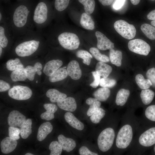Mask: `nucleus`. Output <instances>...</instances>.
I'll list each match as a JSON object with an SVG mask.
<instances>
[{"label":"nucleus","instance_id":"obj_32","mask_svg":"<svg viewBox=\"0 0 155 155\" xmlns=\"http://www.w3.org/2000/svg\"><path fill=\"white\" fill-rule=\"evenodd\" d=\"M10 77L12 81L16 82L24 81L27 79L25 71V68L13 71L10 75Z\"/></svg>","mask_w":155,"mask_h":155},{"label":"nucleus","instance_id":"obj_2","mask_svg":"<svg viewBox=\"0 0 155 155\" xmlns=\"http://www.w3.org/2000/svg\"><path fill=\"white\" fill-rule=\"evenodd\" d=\"M15 40L14 52L17 56L22 57L36 53L42 46H45L46 41L42 32L35 30L18 36Z\"/></svg>","mask_w":155,"mask_h":155},{"label":"nucleus","instance_id":"obj_38","mask_svg":"<svg viewBox=\"0 0 155 155\" xmlns=\"http://www.w3.org/2000/svg\"><path fill=\"white\" fill-rule=\"evenodd\" d=\"M78 1L84 5L85 13L90 15L93 12L95 6L94 0H78Z\"/></svg>","mask_w":155,"mask_h":155},{"label":"nucleus","instance_id":"obj_48","mask_svg":"<svg viewBox=\"0 0 155 155\" xmlns=\"http://www.w3.org/2000/svg\"><path fill=\"white\" fill-rule=\"evenodd\" d=\"M79 152L81 155H98V154L91 151L85 146H82L79 149Z\"/></svg>","mask_w":155,"mask_h":155},{"label":"nucleus","instance_id":"obj_59","mask_svg":"<svg viewBox=\"0 0 155 155\" xmlns=\"http://www.w3.org/2000/svg\"><path fill=\"white\" fill-rule=\"evenodd\" d=\"M33 154L30 153H28L25 154V155H33Z\"/></svg>","mask_w":155,"mask_h":155},{"label":"nucleus","instance_id":"obj_25","mask_svg":"<svg viewBox=\"0 0 155 155\" xmlns=\"http://www.w3.org/2000/svg\"><path fill=\"white\" fill-rule=\"evenodd\" d=\"M80 24L86 30H92L95 27L94 21L91 16L86 13H83L82 14Z\"/></svg>","mask_w":155,"mask_h":155},{"label":"nucleus","instance_id":"obj_50","mask_svg":"<svg viewBox=\"0 0 155 155\" xmlns=\"http://www.w3.org/2000/svg\"><path fill=\"white\" fill-rule=\"evenodd\" d=\"M10 88L9 84L4 81L0 80V92H3L9 90Z\"/></svg>","mask_w":155,"mask_h":155},{"label":"nucleus","instance_id":"obj_11","mask_svg":"<svg viewBox=\"0 0 155 155\" xmlns=\"http://www.w3.org/2000/svg\"><path fill=\"white\" fill-rule=\"evenodd\" d=\"M14 40L7 22L0 24V46L3 49L6 48Z\"/></svg>","mask_w":155,"mask_h":155},{"label":"nucleus","instance_id":"obj_16","mask_svg":"<svg viewBox=\"0 0 155 155\" xmlns=\"http://www.w3.org/2000/svg\"><path fill=\"white\" fill-rule=\"evenodd\" d=\"M62 61L60 59H53L47 62L45 65L43 72L46 76L53 75L63 65Z\"/></svg>","mask_w":155,"mask_h":155},{"label":"nucleus","instance_id":"obj_5","mask_svg":"<svg viewBox=\"0 0 155 155\" xmlns=\"http://www.w3.org/2000/svg\"><path fill=\"white\" fill-rule=\"evenodd\" d=\"M137 135L134 140V146L139 152H142L143 148L150 147L155 144V127L140 132Z\"/></svg>","mask_w":155,"mask_h":155},{"label":"nucleus","instance_id":"obj_26","mask_svg":"<svg viewBox=\"0 0 155 155\" xmlns=\"http://www.w3.org/2000/svg\"><path fill=\"white\" fill-rule=\"evenodd\" d=\"M111 94L110 90L107 88L102 87L98 89L93 93L94 97L100 102L106 101Z\"/></svg>","mask_w":155,"mask_h":155},{"label":"nucleus","instance_id":"obj_55","mask_svg":"<svg viewBox=\"0 0 155 155\" xmlns=\"http://www.w3.org/2000/svg\"><path fill=\"white\" fill-rule=\"evenodd\" d=\"M131 3L134 5H136L139 3L140 0H130Z\"/></svg>","mask_w":155,"mask_h":155},{"label":"nucleus","instance_id":"obj_22","mask_svg":"<svg viewBox=\"0 0 155 155\" xmlns=\"http://www.w3.org/2000/svg\"><path fill=\"white\" fill-rule=\"evenodd\" d=\"M112 70V67L105 63L99 61L97 63L95 68V71L100 76L107 78Z\"/></svg>","mask_w":155,"mask_h":155},{"label":"nucleus","instance_id":"obj_3","mask_svg":"<svg viewBox=\"0 0 155 155\" xmlns=\"http://www.w3.org/2000/svg\"><path fill=\"white\" fill-rule=\"evenodd\" d=\"M125 115L121 125L118 131L115 140V145L119 154L123 152L131 146L135 131L138 129V121L130 112Z\"/></svg>","mask_w":155,"mask_h":155},{"label":"nucleus","instance_id":"obj_17","mask_svg":"<svg viewBox=\"0 0 155 155\" xmlns=\"http://www.w3.org/2000/svg\"><path fill=\"white\" fill-rule=\"evenodd\" d=\"M17 144L16 140L13 139L9 137L4 138L0 143L1 152L5 154L11 152L16 148Z\"/></svg>","mask_w":155,"mask_h":155},{"label":"nucleus","instance_id":"obj_23","mask_svg":"<svg viewBox=\"0 0 155 155\" xmlns=\"http://www.w3.org/2000/svg\"><path fill=\"white\" fill-rule=\"evenodd\" d=\"M130 94V91L128 89H120L117 92L116 97L115 103L119 106H124L127 102Z\"/></svg>","mask_w":155,"mask_h":155},{"label":"nucleus","instance_id":"obj_34","mask_svg":"<svg viewBox=\"0 0 155 155\" xmlns=\"http://www.w3.org/2000/svg\"><path fill=\"white\" fill-rule=\"evenodd\" d=\"M6 67L8 70L12 71L24 68L20 60L17 58L8 60L6 63Z\"/></svg>","mask_w":155,"mask_h":155},{"label":"nucleus","instance_id":"obj_8","mask_svg":"<svg viewBox=\"0 0 155 155\" xmlns=\"http://www.w3.org/2000/svg\"><path fill=\"white\" fill-rule=\"evenodd\" d=\"M114 26L116 31L125 38L131 39L135 36L136 30L135 26L124 20L117 21L114 23Z\"/></svg>","mask_w":155,"mask_h":155},{"label":"nucleus","instance_id":"obj_24","mask_svg":"<svg viewBox=\"0 0 155 155\" xmlns=\"http://www.w3.org/2000/svg\"><path fill=\"white\" fill-rule=\"evenodd\" d=\"M46 96L49 98L50 101L53 103L57 102L67 97V95L55 89L49 90L46 93Z\"/></svg>","mask_w":155,"mask_h":155},{"label":"nucleus","instance_id":"obj_52","mask_svg":"<svg viewBox=\"0 0 155 155\" xmlns=\"http://www.w3.org/2000/svg\"><path fill=\"white\" fill-rule=\"evenodd\" d=\"M148 19L150 20H155V9L150 12L147 15Z\"/></svg>","mask_w":155,"mask_h":155},{"label":"nucleus","instance_id":"obj_19","mask_svg":"<svg viewBox=\"0 0 155 155\" xmlns=\"http://www.w3.org/2000/svg\"><path fill=\"white\" fill-rule=\"evenodd\" d=\"M64 118L66 122L73 128L78 130H82L84 129V124L71 113H65Z\"/></svg>","mask_w":155,"mask_h":155},{"label":"nucleus","instance_id":"obj_36","mask_svg":"<svg viewBox=\"0 0 155 155\" xmlns=\"http://www.w3.org/2000/svg\"><path fill=\"white\" fill-rule=\"evenodd\" d=\"M89 51L93 57L97 61L104 63L109 61V58L106 55L101 54L97 48L91 47Z\"/></svg>","mask_w":155,"mask_h":155},{"label":"nucleus","instance_id":"obj_18","mask_svg":"<svg viewBox=\"0 0 155 155\" xmlns=\"http://www.w3.org/2000/svg\"><path fill=\"white\" fill-rule=\"evenodd\" d=\"M58 139L63 150L67 152L72 151L76 146V143L73 140L65 137L63 135H59L58 137Z\"/></svg>","mask_w":155,"mask_h":155},{"label":"nucleus","instance_id":"obj_40","mask_svg":"<svg viewBox=\"0 0 155 155\" xmlns=\"http://www.w3.org/2000/svg\"><path fill=\"white\" fill-rule=\"evenodd\" d=\"M49 149L51 151L50 155H60L63 150L61 146L57 141H54L51 142Z\"/></svg>","mask_w":155,"mask_h":155},{"label":"nucleus","instance_id":"obj_53","mask_svg":"<svg viewBox=\"0 0 155 155\" xmlns=\"http://www.w3.org/2000/svg\"><path fill=\"white\" fill-rule=\"evenodd\" d=\"M36 71L37 72L40 71L42 69V65L41 63L39 62H37L35 63L34 66Z\"/></svg>","mask_w":155,"mask_h":155},{"label":"nucleus","instance_id":"obj_21","mask_svg":"<svg viewBox=\"0 0 155 155\" xmlns=\"http://www.w3.org/2000/svg\"><path fill=\"white\" fill-rule=\"evenodd\" d=\"M43 106L46 111L40 115L41 118L47 121L53 119L54 118V113L58 109L57 106L53 103H46L43 105Z\"/></svg>","mask_w":155,"mask_h":155},{"label":"nucleus","instance_id":"obj_13","mask_svg":"<svg viewBox=\"0 0 155 155\" xmlns=\"http://www.w3.org/2000/svg\"><path fill=\"white\" fill-rule=\"evenodd\" d=\"M97 40V47L102 50L111 49L114 48V43L101 32L97 31L95 33Z\"/></svg>","mask_w":155,"mask_h":155},{"label":"nucleus","instance_id":"obj_4","mask_svg":"<svg viewBox=\"0 0 155 155\" xmlns=\"http://www.w3.org/2000/svg\"><path fill=\"white\" fill-rule=\"evenodd\" d=\"M50 7L45 0L39 2L33 9L32 15L33 25L36 30L42 32L48 26L51 18Z\"/></svg>","mask_w":155,"mask_h":155},{"label":"nucleus","instance_id":"obj_49","mask_svg":"<svg viewBox=\"0 0 155 155\" xmlns=\"http://www.w3.org/2000/svg\"><path fill=\"white\" fill-rule=\"evenodd\" d=\"M7 16L6 10L1 7L0 10V24L7 22Z\"/></svg>","mask_w":155,"mask_h":155},{"label":"nucleus","instance_id":"obj_28","mask_svg":"<svg viewBox=\"0 0 155 155\" xmlns=\"http://www.w3.org/2000/svg\"><path fill=\"white\" fill-rule=\"evenodd\" d=\"M109 59L111 63L117 66L120 67L122 64V54L119 50L110 49L109 52Z\"/></svg>","mask_w":155,"mask_h":155},{"label":"nucleus","instance_id":"obj_45","mask_svg":"<svg viewBox=\"0 0 155 155\" xmlns=\"http://www.w3.org/2000/svg\"><path fill=\"white\" fill-rule=\"evenodd\" d=\"M25 71L27 79L31 81L33 80L36 73L34 67L28 65L25 68Z\"/></svg>","mask_w":155,"mask_h":155},{"label":"nucleus","instance_id":"obj_14","mask_svg":"<svg viewBox=\"0 0 155 155\" xmlns=\"http://www.w3.org/2000/svg\"><path fill=\"white\" fill-rule=\"evenodd\" d=\"M68 75L75 80L80 79L82 75V72L79 64L75 60L70 61L67 67Z\"/></svg>","mask_w":155,"mask_h":155},{"label":"nucleus","instance_id":"obj_57","mask_svg":"<svg viewBox=\"0 0 155 155\" xmlns=\"http://www.w3.org/2000/svg\"><path fill=\"white\" fill-rule=\"evenodd\" d=\"M151 24L152 25L155 27V20L152 21Z\"/></svg>","mask_w":155,"mask_h":155},{"label":"nucleus","instance_id":"obj_51","mask_svg":"<svg viewBox=\"0 0 155 155\" xmlns=\"http://www.w3.org/2000/svg\"><path fill=\"white\" fill-rule=\"evenodd\" d=\"M125 0H116L113 5V7L115 9H120L123 5Z\"/></svg>","mask_w":155,"mask_h":155},{"label":"nucleus","instance_id":"obj_37","mask_svg":"<svg viewBox=\"0 0 155 155\" xmlns=\"http://www.w3.org/2000/svg\"><path fill=\"white\" fill-rule=\"evenodd\" d=\"M76 56L83 59V63L85 64L90 65L93 56L88 51L83 50L78 51L76 53Z\"/></svg>","mask_w":155,"mask_h":155},{"label":"nucleus","instance_id":"obj_6","mask_svg":"<svg viewBox=\"0 0 155 155\" xmlns=\"http://www.w3.org/2000/svg\"><path fill=\"white\" fill-rule=\"evenodd\" d=\"M116 133L114 129L106 128L99 134L97 139V144L99 149L103 152L110 150L112 147L116 138Z\"/></svg>","mask_w":155,"mask_h":155},{"label":"nucleus","instance_id":"obj_60","mask_svg":"<svg viewBox=\"0 0 155 155\" xmlns=\"http://www.w3.org/2000/svg\"><path fill=\"white\" fill-rule=\"evenodd\" d=\"M154 151L155 153V145L154 146Z\"/></svg>","mask_w":155,"mask_h":155},{"label":"nucleus","instance_id":"obj_44","mask_svg":"<svg viewBox=\"0 0 155 155\" xmlns=\"http://www.w3.org/2000/svg\"><path fill=\"white\" fill-rule=\"evenodd\" d=\"M9 135V137L15 140H18L20 138L19 134L20 129L16 127L10 126L8 128Z\"/></svg>","mask_w":155,"mask_h":155},{"label":"nucleus","instance_id":"obj_58","mask_svg":"<svg viewBox=\"0 0 155 155\" xmlns=\"http://www.w3.org/2000/svg\"><path fill=\"white\" fill-rule=\"evenodd\" d=\"M36 73L38 75H40L42 74V72L41 71H40L37 72Z\"/></svg>","mask_w":155,"mask_h":155},{"label":"nucleus","instance_id":"obj_43","mask_svg":"<svg viewBox=\"0 0 155 155\" xmlns=\"http://www.w3.org/2000/svg\"><path fill=\"white\" fill-rule=\"evenodd\" d=\"M116 83V81L115 80L107 77L101 78L99 84L102 87L111 88L114 87Z\"/></svg>","mask_w":155,"mask_h":155},{"label":"nucleus","instance_id":"obj_30","mask_svg":"<svg viewBox=\"0 0 155 155\" xmlns=\"http://www.w3.org/2000/svg\"><path fill=\"white\" fill-rule=\"evenodd\" d=\"M32 124L31 119H28L20 127V134L23 139L27 138L32 133Z\"/></svg>","mask_w":155,"mask_h":155},{"label":"nucleus","instance_id":"obj_10","mask_svg":"<svg viewBox=\"0 0 155 155\" xmlns=\"http://www.w3.org/2000/svg\"><path fill=\"white\" fill-rule=\"evenodd\" d=\"M128 48L131 51L141 55H147L151 48L150 45L144 40L140 39L131 40L128 44Z\"/></svg>","mask_w":155,"mask_h":155},{"label":"nucleus","instance_id":"obj_31","mask_svg":"<svg viewBox=\"0 0 155 155\" xmlns=\"http://www.w3.org/2000/svg\"><path fill=\"white\" fill-rule=\"evenodd\" d=\"M154 95V92L148 89L142 90L140 94L142 101L145 105H148L152 102Z\"/></svg>","mask_w":155,"mask_h":155},{"label":"nucleus","instance_id":"obj_62","mask_svg":"<svg viewBox=\"0 0 155 155\" xmlns=\"http://www.w3.org/2000/svg\"></svg>","mask_w":155,"mask_h":155},{"label":"nucleus","instance_id":"obj_15","mask_svg":"<svg viewBox=\"0 0 155 155\" xmlns=\"http://www.w3.org/2000/svg\"><path fill=\"white\" fill-rule=\"evenodd\" d=\"M57 106L61 109L69 112L75 111L77 108V104L75 99L69 97L57 102Z\"/></svg>","mask_w":155,"mask_h":155},{"label":"nucleus","instance_id":"obj_1","mask_svg":"<svg viewBox=\"0 0 155 155\" xmlns=\"http://www.w3.org/2000/svg\"><path fill=\"white\" fill-rule=\"evenodd\" d=\"M34 7L26 3H22L6 10L7 22L15 40L18 36L34 30L32 20Z\"/></svg>","mask_w":155,"mask_h":155},{"label":"nucleus","instance_id":"obj_29","mask_svg":"<svg viewBox=\"0 0 155 155\" xmlns=\"http://www.w3.org/2000/svg\"><path fill=\"white\" fill-rule=\"evenodd\" d=\"M86 103L90 105L87 113V114L88 116H90L92 115L100 107L101 105L100 102L95 98H88L86 100Z\"/></svg>","mask_w":155,"mask_h":155},{"label":"nucleus","instance_id":"obj_46","mask_svg":"<svg viewBox=\"0 0 155 155\" xmlns=\"http://www.w3.org/2000/svg\"><path fill=\"white\" fill-rule=\"evenodd\" d=\"M146 76L151 82L152 86L155 87V68L152 67L148 69L146 73Z\"/></svg>","mask_w":155,"mask_h":155},{"label":"nucleus","instance_id":"obj_39","mask_svg":"<svg viewBox=\"0 0 155 155\" xmlns=\"http://www.w3.org/2000/svg\"><path fill=\"white\" fill-rule=\"evenodd\" d=\"M105 112L104 110L100 107L90 116V120L94 123H98L105 116Z\"/></svg>","mask_w":155,"mask_h":155},{"label":"nucleus","instance_id":"obj_33","mask_svg":"<svg viewBox=\"0 0 155 155\" xmlns=\"http://www.w3.org/2000/svg\"><path fill=\"white\" fill-rule=\"evenodd\" d=\"M135 80L137 85L141 89H148L152 86L150 81L148 79H145L141 74H138L135 77Z\"/></svg>","mask_w":155,"mask_h":155},{"label":"nucleus","instance_id":"obj_20","mask_svg":"<svg viewBox=\"0 0 155 155\" xmlns=\"http://www.w3.org/2000/svg\"><path fill=\"white\" fill-rule=\"evenodd\" d=\"M53 127L49 122L42 123L39 127L37 133V139L39 141L44 140L47 135L52 131Z\"/></svg>","mask_w":155,"mask_h":155},{"label":"nucleus","instance_id":"obj_41","mask_svg":"<svg viewBox=\"0 0 155 155\" xmlns=\"http://www.w3.org/2000/svg\"><path fill=\"white\" fill-rule=\"evenodd\" d=\"M70 0H55L54 6L56 11L59 12L64 11L68 7Z\"/></svg>","mask_w":155,"mask_h":155},{"label":"nucleus","instance_id":"obj_27","mask_svg":"<svg viewBox=\"0 0 155 155\" xmlns=\"http://www.w3.org/2000/svg\"><path fill=\"white\" fill-rule=\"evenodd\" d=\"M68 75L67 69L64 67L59 68L53 75L49 76V80L52 82L61 81Z\"/></svg>","mask_w":155,"mask_h":155},{"label":"nucleus","instance_id":"obj_56","mask_svg":"<svg viewBox=\"0 0 155 155\" xmlns=\"http://www.w3.org/2000/svg\"><path fill=\"white\" fill-rule=\"evenodd\" d=\"M3 48L0 46V56L1 57L2 55V53L3 51Z\"/></svg>","mask_w":155,"mask_h":155},{"label":"nucleus","instance_id":"obj_12","mask_svg":"<svg viewBox=\"0 0 155 155\" xmlns=\"http://www.w3.org/2000/svg\"><path fill=\"white\" fill-rule=\"evenodd\" d=\"M26 117L16 110L11 111L7 118L8 125L10 126L20 127L25 121Z\"/></svg>","mask_w":155,"mask_h":155},{"label":"nucleus","instance_id":"obj_42","mask_svg":"<svg viewBox=\"0 0 155 155\" xmlns=\"http://www.w3.org/2000/svg\"><path fill=\"white\" fill-rule=\"evenodd\" d=\"M144 115L148 119L155 122V105L147 107L145 110Z\"/></svg>","mask_w":155,"mask_h":155},{"label":"nucleus","instance_id":"obj_61","mask_svg":"<svg viewBox=\"0 0 155 155\" xmlns=\"http://www.w3.org/2000/svg\"></svg>","mask_w":155,"mask_h":155},{"label":"nucleus","instance_id":"obj_7","mask_svg":"<svg viewBox=\"0 0 155 155\" xmlns=\"http://www.w3.org/2000/svg\"><path fill=\"white\" fill-rule=\"evenodd\" d=\"M57 39L60 45L65 49L74 50L78 49L80 44L78 36L75 34L67 32L59 34Z\"/></svg>","mask_w":155,"mask_h":155},{"label":"nucleus","instance_id":"obj_54","mask_svg":"<svg viewBox=\"0 0 155 155\" xmlns=\"http://www.w3.org/2000/svg\"><path fill=\"white\" fill-rule=\"evenodd\" d=\"M101 4L104 6H108L112 3L113 0H98Z\"/></svg>","mask_w":155,"mask_h":155},{"label":"nucleus","instance_id":"obj_35","mask_svg":"<svg viewBox=\"0 0 155 155\" xmlns=\"http://www.w3.org/2000/svg\"><path fill=\"white\" fill-rule=\"evenodd\" d=\"M142 32L149 38L155 40V27L148 24H142L140 28Z\"/></svg>","mask_w":155,"mask_h":155},{"label":"nucleus","instance_id":"obj_9","mask_svg":"<svg viewBox=\"0 0 155 155\" xmlns=\"http://www.w3.org/2000/svg\"><path fill=\"white\" fill-rule=\"evenodd\" d=\"M32 94V91L29 88L20 85L13 86L8 92L9 97L19 100L28 99L31 97Z\"/></svg>","mask_w":155,"mask_h":155},{"label":"nucleus","instance_id":"obj_47","mask_svg":"<svg viewBox=\"0 0 155 155\" xmlns=\"http://www.w3.org/2000/svg\"><path fill=\"white\" fill-rule=\"evenodd\" d=\"M92 73L94 77V81L90 84V86L94 88H96L99 84L100 76L98 75L95 71H93Z\"/></svg>","mask_w":155,"mask_h":155}]
</instances>
